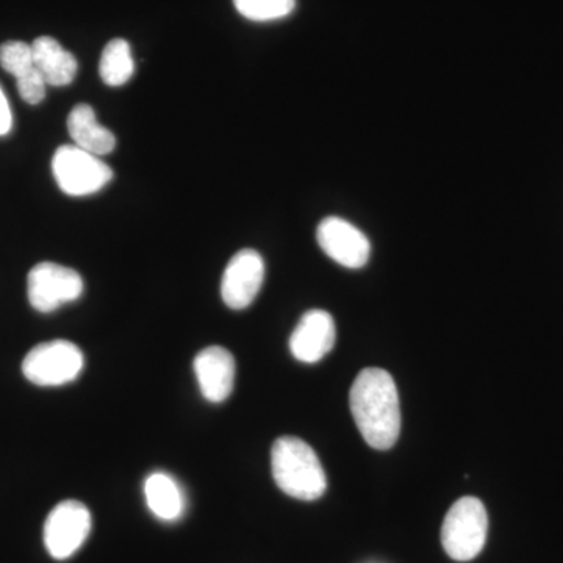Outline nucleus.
I'll return each mask as SVG.
<instances>
[{"label":"nucleus","instance_id":"f257e3e1","mask_svg":"<svg viewBox=\"0 0 563 563\" xmlns=\"http://www.w3.org/2000/svg\"><path fill=\"white\" fill-rule=\"evenodd\" d=\"M350 407L369 446L379 451L395 446L401 433V404L390 373L380 368L362 369L351 387Z\"/></svg>","mask_w":563,"mask_h":563},{"label":"nucleus","instance_id":"f03ea898","mask_svg":"<svg viewBox=\"0 0 563 563\" xmlns=\"http://www.w3.org/2000/svg\"><path fill=\"white\" fill-rule=\"evenodd\" d=\"M273 477L285 495L301 501L321 498L328 477L310 444L298 437H280L273 444Z\"/></svg>","mask_w":563,"mask_h":563},{"label":"nucleus","instance_id":"7ed1b4c3","mask_svg":"<svg viewBox=\"0 0 563 563\" xmlns=\"http://www.w3.org/2000/svg\"><path fill=\"white\" fill-rule=\"evenodd\" d=\"M488 533V514L474 496L455 501L442 526V544L446 554L457 562H470L483 553Z\"/></svg>","mask_w":563,"mask_h":563},{"label":"nucleus","instance_id":"20e7f679","mask_svg":"<svg viewBox=\"0 0 563 563\" xmlns=\"http://www.w3.org/2000/svg\"><path fill=\"white\" fill-rule=\"evenodd\" d=\"M52 173L63 192L68 196H90L101 191L111 179L113 172L99 155L65 144L55 151Z\"/></svg>","mask_w":563,"mask_h":563},{"label":"nucleus","instance_id":"39448f33","mask_svg":"<svg viewBox=\"0 0 563 563\" xmlns=\"http://www.w3.org/2000/svg\"><path fill=\"white\" fill-rule=\"evenodd\" d=\"M84 366V352L77 344L54 340L38 344L25 355L22 373L38 387H60L76 380Z\"/></svg>","mask_w":563,"mask_h":563},{"label":"nucleus","instance_id":"423d86ee","mask_svg":"<svg viewBox=\"0 0 563 563\" xmlns=\"http://www.w3.org/2000/svg\"><path fill=\"white\" fill-rule=\"evenodd\" d=\"M84 292V279L76 269L54 262L33 266L27 277L29 301L41 313H51L65 303L77 301Z\"/></svg>","mask_w":563,"mask_h":563},{"label":"nucleus","instance_id":"0eeeda50","mask_svg":"<svg viewBox=\"0 0 563 563\" xmlns=\"http://www.w3.org/2000/svg\"><path fill=\"white\" fill-rule=\"evenodd\" d=\"M91 531V514L80 501L57 504L44 523V544L47 553L57 561H65L80 550Z\"/></svg>","mask_w":563,"mask_h":563},{"label":"nucleus","instance_id":"6e6552de","mask_svg":"<svg viewBox=\"0 0 563 563\" xmlns=\"http://www.w3.org/2000/svg\"><path fill=\"white\" fill-rule=\"evenodd\" d=\"M317 240L322 252L344 268H363L372 255L368 236L343 218L322 220L317 229Z\"/></svg>","mask_w":563,"mask_h":563},{"label":"nucleus","instance_id":"1a4fd4ad","mask_svg":"<svg viewBox=\"0 0 563 563\" xmlns=\"http://www.w3.org/2000/svg\"><path fill=\"white\" fill-rule=\"evenodd\" d=\"M265 280V262L254 250L236 252L225 266L221 280V296L232 310L250 307L262 290Z\"/></svg>","mask_w":563,"mask_h":563},{"label":"nucleus","instance_id":"9d476101","mask_svg":"<svg viewBox=\"0 0 563 563\" xmlns=\"http://www.w3.org/2000/svg\"><path fill=\"white\" fill-rule=\"evenodd\" d=\"M336 328L325 310H309L302 314L290 336V351L296 361L318 363L333 350Z\"/></svg>","mask_w":563,"mask_h":563},{"label":"nucleus","instance_id":"9b49d317","mask_svg":"<svg viewBox=\"0 0 563 563\" xmlns=\"http://www.w3.org/2000/svg\"><path fill=\"white\" fill-rule=\"evenodd\" d=\"M196 379L203 398L209 402H224L235 385L236 365L231 352L221 346H209L192 362Z\"/></svg>","mask_w":563,"mask_h":563},{"label":"nucleus","instance_id":"f8f14e48","mask_svg":"<svg viewBox=\"0 0 563 563\" xmlns=\"http://www.w3.org/2000/svg\"><path fill=\"white\" fill-rule=\"evenodd\" d=\"M33 62L41 76L51 87H66L77 76L76 57L52 36H40L33 41Z\"/></svg>","mask_w":563,"mask_h":563},{"label":"nucleus","instance_id":"ddd939ff","mask_svg":"<svg viewBox=\"0 0 563 563\" xmlns=\"http://www.w3.org/2000/svg\"><path fill=\"white\" fill-rule=\"evenodd\" d=\"M68 132L77 147L99 157L110 154L117 146L113 133L99 124L95 110L88 103H79L70 110Z\"/></svg>","mask_w":563,"mask_h":563},{"label":"nucleus","instance_id":"4468645a","mask_svg":"<svg viewBox=\"0 0 563 563\" xmlns=\"http://www.w3.org/2000/svg\"><path fill=\"white\" fill-rule=\"evenodd\" d=\"M144 496L147 507L158 520L176 521L185 512L184 492L172 474L151 473L144 481Z\"/></svg>","mask_w":563,"mask_h":563},{"label":"nucleus","instance_id":"2eb2a0df","mask_svg":"<svg viewBox=\"0 0 563 563\" xmlns=\"http://www.w3.org/2000/svg\"><path fill=\"white\" fill-rule=\"evenodd\" d=\"M99 74L103 84L109 87H121L128 84L135 74V60H133L131 44L122 38L111 40L103 47Z\"/></svg>","mask_w":563,"mask_h":563},{"label":"nucleus","instance_id":"dca6fc26","mask_svg":"<svg viewBox=\"0 0 563 563\" xmlns=\"http://www.w3.org/2000/svg\"><path fill=\"white\" fill-rule=\"evenodd\" d=\"M233 5L246 20L266 22L287 18L295 10L296 0H233Z\"/></svg>","mask_w":563,"mask_h":563},{"label":"nucleus","instance_id":"f3484780","mask_svg":"<svg viewBox=\"0 0 563 563\" xmlns=\"http://www.w3.org/2000/svg\"><path fill=\"white\" fill-rule=\"evenodd\" d=\"M0 66L11 74L14 79H21L25 74L36 68L33 62L32 44L24 41H7L0 46Z\"/></svg>","mask_w":563,"mask_h":563},{"label":"nucleus","instance_id":"a211bd4d","mask_svg":"<svg viewBox=\"0 0 563 563\" xmlns=\"http://www.w3.org/2000/svg\"><path fill=\"white\" fill-rule=\"evenodd\" d=\"M16 84L21 98L31 106H36V103L43 101L46 98V88L49 87L36 68L18 79Z\"/></svg>","mask_w":563,"mask_h":563},{"label":"nucleus","instance_id":"6ab92c4d","mask_svg":"<svg viewBox=\"0 0 563 563\" xmlns=\"http://www.w3.org/2000/svg\"><path fill=\"white\" fill-rule=\"evenodd\" d=\"M13 128V114H11L9 99L0 87V136L10 133Z\"/></svg>","mask_w":563,"mask_h":563}]
</instances>
